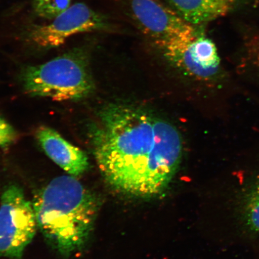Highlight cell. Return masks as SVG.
I'll return each mask as SVG.
<instances>
[{
    "label": "cell",
    "instance_id": "cell-9",
    "mask_svg": "<svg viewBox=\"0 0 259 259\" xmlns=\"http://www.w3.org/2000/svg\"><path fill=\"white\" fill-rule=\"evenodd\" d=\"M35 137L48 156L70 176H81L89 169L86 153L65 140L53 128L40 126L35 132Z\"/></svg>",
    "mask_w": 259,
    "mask_h": 259
},
{
    "label": "cell",
    "instance_id": "cell-2",
    "mask_svg": "<svg viewBox=\"0 0 259 259\" xmlns=\"http://www.w3.org/2000/svg\"><path fill=\"white\" fill-rule=\"evenodd\" d=\"M32 203L37 228L58 253L69 257L85 247L99 203L76 177L55 178L35 194Z\"/></svg>",
    "mask_w": 259,
    "mask_h": 259
},
{
    "label": "cell",
    "instance_id": "cell-3",
    "mask_svg": "<svg viewBox=\"0 0 259 259\" xmlns=\"http://www.w3.org/2000/svg\"><path fill=\"white\" fill-rule=\"evenodd\" d=\"M22 81L29 95L57 101L83 99L95 89L88 55L82 48L74 49L46 63L26 68Z\"/></svg>",
    "mask_w": 259,
    "mask_h": 259
},
{
    "label": "cell",
    "instance_id": "cell-6",
    "mask_svg": "<svg viewBox=\"0 0 259 259\" xmlns=\"http://www.w3.org/2000/svg\"><path fill=\"white\" fill-rule=\"evenodd\" d=\"M111 28L105 15L83 3H77L54 18L50 24L34 26L29 32V38L38 47L50 49L61 46L74 35Z\"/></svg>",
    "mask_w": 259,
    "mask_h": 259
},
{
    "label": "cell",
    "instance_id": "cell-1",
    "mask_svg": "<svg viewBox=\"0 0 259 259\" xmlns=\"http://www.w3.org/2000/svg\"><path fill=\"white\" fill-rule=\"evenodd\" d=\"M90 128L94 154L110 186L139 197L163 192L182 158V138L174 125L144 109L106 106Z\"/></svg>",
    "mask_w": 259,
    "mask_h": 259
},
{
    "label": "cell",
    "instance_id": "cell-7",
    "mask_svg": "<svg viewBox=\"0 0 259 259\" xmlns=\"http://www.w3.org/2000/svg\"><path fill=\"white\" fill-rule=\"evenodd\" d=\"M127 10L139 30L160 48L197 28L160 0H128Z\"/></svg>",
    "mask_w": 259,
    "mask_h": 259
},
{
    "label": "cell",
    "instance_id": "cell-11",
    "mask_svg": "<svg viewBox=\"0 0 259 259\" xmlns=\"http://www.w3.org/2000/svg\"><path fill=\"white\" fill-rule=\"evenodd\" d=\"M236 73L259 85V33L247 32L243 36L240 48L235 55Z\"/></svg>",
    "mask_w": 259,
    "mask_h": 259
},
{
    "label": "cell",
    "instance_id": "cell-4",
    "mask_svg": "<svg viewBox=\"0 0 259 259\" xmlns=\"http://www.w3.org/2000/svg\"><path fill=\"white\" fill-rule=\"evenodd\" d=\"M37 228L32 203L12 184L2 194L0 204V256L21 259Z\"/></svg>",
    "mask_w": 259,
    "mask_h": 259
},
{
    "label": "cell",
    "instance_id": "cell-13",
    "mask_svg": "<svg viewBox=\"0 0 259 259\" xmlns=\"http://www.w3.org/2000/svg\"><path fill=\"white\" fill-rule=\"evenodd\" d=\"M17 138L15 129L0 116V147H8L14 143Z\"/></svg>",
    "mask_w": 259,
    "mask_h": 259
},
{
    "label": "cell",
    "instance_id": "cell-12",
    "mask_svg": "<svg viewBox=\"0 0 259 259\" xmlns=\"http://www.w3.org/2000/svg\"><path fill=\"white\" fill-rule=\"evenodd\" d=\"M72 0H32L34 12L39 17L53 19L71 6Z\"/></svg>",
    "mask_w": 259,
    "mask_h": 259
},
{
    "label": "cell",
    "instance_id": "cell-5",
    "mask_svg": "<svg viewBox=\"0 0 259 259\" xmlns=\"http://www.w3.org/2000/svg\"><path fill=\"white\" fill-rule=\"evenodd\" d=\"M160 49L170 62L191 76L212 82L227 79L215 44L197 28Z\"/></svg>",
    "mask_w": 259,
    "mask_h": 259
},
{
    "label": "cell",
    "instance_id": "cell-8",
    "mask_svg": "<svg viewBox=\"0 0 259 259\" xmlns=\"http://www.w3.org/2000/svg\"><path fill=\"white\" fill-rule=\"evenodd\" d=\"M233 211L236 232L250 240H259V169L246 175L236 187Z\"/></svg>",
    "mask_w": 259,
    "mask_h": 259
},
{
    "label": "cell",
    "instance_id": "cell-10",
    "mask_svg": "<svg viewBox=\"0 0 259 259\" xmlns=\"http://www.w3.org/2000/svg\"><path fill=\"white\" fill-rule=\"evenodd\" d=\"M170 7L188 23L196 26L208 23L228 14L238 0H166Z\"/></svg>",
    "mask_w": 259,
    "mask_h": 259
}]
</instances>
